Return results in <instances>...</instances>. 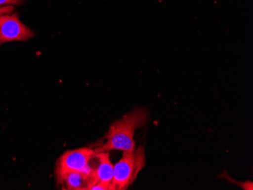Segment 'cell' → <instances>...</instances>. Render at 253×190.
<instances>
[{"mask_svg": "<svg viewBox=\"0 0 253 190\" xmlns=\"http://www.w3.org/2000/svg\"><path fill=\"white\" fill-rule=\"evenodd\" d=\"M149 119V113L146 109H137L125 114L109 127L105 136L106 141L97 148L95 152H110L117 151H132L136 149L135 132L144 127Z\"/></svg>", "mask_w": 253, "mask_h": 190, "instance_id": "obj_1", "label": "cell"}, {"mask_svg": "<svg viewBox=\"0 0 253 190\" xmlns=\"http://www.w3.org/2000/svg\"><path fill=\"white\" fill-rule=\"evenodd\" d=\"M146 165L144 147L132 151L123 152L122 158L114 165V190H125L136 180L138 174Z\"/></svg>", "mask_w": 253, "mask_h": 190, "instance_id": "obj_2", "label": "cell"}, {"mask_svg": "<svg viewBox=\"0 0 253 190\" xmlns=\"http://www.w3.org/2000/svg\"><path fill=\"white\" fill-rule=\"evenodd\" d=\"M96 154L94 150L87 147L68 150L57 160L55 174L56 182L62 185L67 176L71 173L86 171L89 163Z\"/></svg>", "mask_w": 253, "mask_h": 190, "instance_id": "obj_3", "label": "cell"}, {"mask_svg": "<svg viewBox=\"0 0 253 190\" xmlns=\"http://www.w3.org/2000/svg\"><path fill=\"white\" fill-rule=\"evenodd\" d=\"M34 35V31L21 23L18 13L0 15V45L12 41L25 42Z\"/></svg>", "mask_w": 253, "mask_h": 190, "instance_id": "obj_4", "label": "cell"}, {"mask_svg": "<svg viewBox=\"0 0 253 190\" xmlns=\"http://www.w3.org/2000/svg\"><path fill=\"white\" fill-rule=\"evenodd\" d=\"M96 165H90L96 183H101L109 186L111 190H114V165L110 160L109 152L96 153L94 156ZM90 164V161H89Z\"/></svg>", "mask_w": 253, "mask_h": 190, "instance_id": "obj_5", "label": "cell"}, {"mask_svg": "<svg viewBox=\"0 0 253 190\" xmlns=\"http://www.w3.org/2000/svg\"><path fill=\"white\" fill-rule=\"evenodd\" d=\"M90 166V164H89ZM96 184L92 167L87 171H79L68 174L62 186L65 190H90L91 187Z\"/></svg>", "mask_w": 253, "mask_h": 190, "instance_id": "obj_6", "label": "cell"}, {"mask_svg": "<svg viewBox=\"0 0 253 190\" xmlns=\"http://www.w3.org/2000/svg\"><path fill=\"white\" fill-rule=\"evenodd\" d=\"M221 177H224V178L227 179L228 182L232 183V184H237L240 186L243 190H253V184L252 181H246V182H237V181H234L232 178L230 177V176L226 172H223L221 175H220Z\"/></svg>", "mask_w": 253, "mask_h": 190, "instance_id": "obj_7", "label": "cell"}, {"mask_svg": "<svg viewBox=\"0 0 253 190\" xmlns=\"http://www.w3.org/2000/svg\"><path fill=\"white\" fill-rule=\"evenodd\" d=\"M25 0H0V5H20L24 3Z\"/></svg>", "mask_w": 253, "mask_h": 190, "instance_id": "obj_8", "label": "cell"}, {"mask_svg": "<svg viewBox=\"0 0 253 190\" xmlns=\"http://www.w3.org/2000/svg\"><path fill=\"white\" fill-rule=\"evenodd\" d=\"M14 9H15L14 7L11 6V5L2 7V8H0V15H7V14L11 13V12H13Z\"/></svg>", "mask_w": 253, "mask_h": 190, "instance_id": "obj_9", "label": "cell"}, {"mask_svg": "<svg viewBox=\"0 0 253 190\" xmlns=\"http://www.w3.org/2000/svg\"><path fill=\"white\" fill-rule=\"evenodd\" d=\"M2 8V7H1V5H0V8Z\"/></svg>", "mask_w": 253, "mask_h": 190, "instance_id": "obj_10", "label": "cell"}]
</instances>
